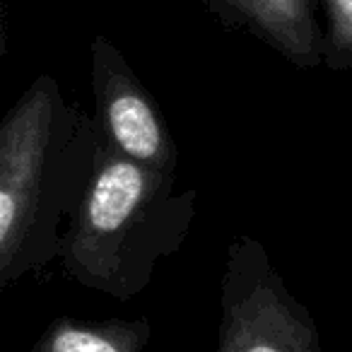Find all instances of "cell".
Here are the masks:
<instances>
[{"instance_id": "cell-5", "label": "cell", "mask_w": 352, "mask_h": 352, "mask_svg": "<svg viewBox=\"0 0 352 352\" xmlns=\"http://www.w3.org/2000/svg\"><path fill=\"white\" fill-rule=\"evenodd\" d=\"M203 6L225 27L246 32L294 68L323 65L326 36L318 0H203Z\"/></svg>"}, {"instance_id": "cell-8", "label": "cell", "mask_w": 352, "mask_h": 352, "mask_svg": "<svg viewBox=\"0 0 352 352\" xmlns=\"http://www.w3.org/2000/svg\"><path fill=\"white\" fill-rule=\"evenodd\" d=\"M6 54H8V10L0 3V65L6 60Z\"/></svg>"}, {"instance_id": "cell-6", "label": "cell", "mask_w": 352, "mask_h": 352, "mask_svg": "<svg viewBox=\"0 0 352 352\" xmlns=\"http://www.w3.org/2000/svg\"><path fill=\"white\" fill-rule=\"evenodd\" d=\"M152 338L147 318H82L60 316L41 333L32 352H145Z\"/></svg>"}, {"instance_id": "cell-4", "label": "cell", "mask_w": 352, "mask_h": 352, "mask_svg": "<svg viewBox=\"0 0 352 352\" xmlns=\"http://www.w3.org/2000/svg\"><path fill=\"white\" fill-rule=\"evenodd\" d=\"M89 70L99 135L128 160L176 174L179 147L164 116L107 34H97L89 44Z\"/></svg>"}, {"instance_id": "cell-7", "label": "cell", "mask_w": 352, "mask_h": 352, "mask_svg": "<svg viewBox=\"0 0 352 352\" xmlns=\"http://www.w3.org/2000/svg\"><path fill=\"white\" fill-rule=\"evenodd\" d=\"M326 36L323 65L336 73L352 70V0H318Z\"/></svg>"}, {"instance_id": "cell-3", "label": "cell", "mask_w": 352, "mask_h": 352, "mask_svg": "<svg viewBox=\"0 0 352 352\" xmlns=\"http://www.w3.org/2000/svg\"><path fill=\"white\" fill-rule=\"evenodd\" d=\"M215 352H323L314 314L289 292L256 236L227 244Z\"/></svg>"}, {"instance_id": "cell-1", "label": "cell", "mask_w": 352, "mask_h": 352, "mask_svg": "<svg viewBox=\"0 0 352 352\" xmlns=\"http://www.w3.org/2000/svg\"><path fill=\"white\" fill-rule=\"evenodd\" d=\"M99 128L49 73L0 118V287L60 256L89 182Z\"/></svg>"}, {"instance_id": "cell-2", "label": "cell", "mask_w": 352, "mask_h": 352, "mask_svg": "<svg viewBox=\"0 0 352 352\" xmlns=\"http://www.w3.org/2000/svg\"><path fill=\"white\" fill-rule=\"evenodd\" d=\"M196 212V188H179L176 174L128 160L99 135L92 174L63 234L65 278L131 302L182 249Z\"/></svg>"}]
</instances>
